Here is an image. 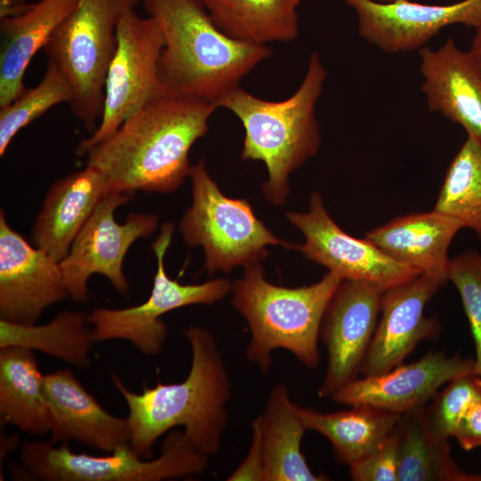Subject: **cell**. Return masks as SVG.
Returning a JSON list of instances; mask_svg holds the SVG:
<instances>
[{
    "label": "cell",
    "instance_id": "8992f818",
    "mask_svg": "<svg viewBox=\"0 0 481 481\" xmlns=\"http://www.w3.org/2000/svg\"><path fill=\"white\" fill-rule=\"evenodd\" d=\"M138 3L77 0L42 50L69 79L73 89L71 111L90 132L102 114L105 78L117 46L118 24Z\"/></svg>",
    "mask_w": 481,
    "mask_h": 481
},
{
    "label": "cell",
    "instance_id": "ac0fdd59",
    "mask_svg": "<svg viewBox=\"0 0 481 481\" xmlns=\"http://www.w3.org/2000/svg\"><path fill=\"white\" fill-rule=\"evenodd\" d=\"M421 90L428 109L460 125L481 144V69L469 52L449 38L420 50Z\"/></svg>",
    "mask_w": 481,
    "mask_h": 481
},
{
    "label": "cell",
    "instance_id": "44dd1931",
    "mask_svg": "<svg viewBox=\"0 0 481 481\" xmlns=\"http://www.w3.org/2000/svg\"><path fill=\"white\" fill-rule=\"evenodd\" d=\"M462 228L460 221L433 209L395 218L365 238L389 257L443 285L447 281L450 244Z\"/></svg>",
    "mask_w": 481,
    "mask_h": 481
},
{
    "label": "cell",
    "instance_id": "7a4b0ae2",
    "mask_svg": "<svg viewBox=\"0 0 481 481\" xmlns=\"http://www.w3.org/2000/svg\"><path fill=\"white\" fill-rule=\"evenodd\" d=\"M185 337L192 359L182 382L164 384L159 380L155 387H143L137 394L128 390L117 375L111 376L129 410V445L142 458L150 459L157 439L178 426L184 428L188 440L208 457L220 450L232 397L229 374L209 330L191 326Z\"/></svg>",
    "mask_w": 481,
    "mask_h": 481
},
{
    "label": "cell",
    "instance_id": "4dcf8cb0",
    "mask_svg": "<svg viewBox=\"0 0 481 481\" xmlns=\"http://www.w3.org/2000/svg\"><path fill=\"white\" fill-rule=\"evenodd\" d=\"M481 397V377L474 372L460 375L432 398L425 406V417L430 430L448 440L469 406Z\"/></svg>",
    "mask_w": 481,
    "mask_h": 481
},
{
    "label": "cell",
    "instance_id": "4fadbf2b",
    "mask_svg": "<svg viewBox=\"0 0 481 481\" xmlns=\"http://www.w3.org/2000/svg\"><path fill=\"white\" fill-rule=\"evenodd\" d=\"M384 290L356 280H342L324 313L320 334L328 365L317 395L331 397L357 379L375 332Z\"/></svg>",
    "mask_w": 481,
    "mask_h": 481
},
{
    "label": "cell",
    "instance_id": "836d02e7",
    "mask_svg": "<svg viewBox=\"0 0 481 481\" xmlns=\"http://www.w3.org/2000/svg\"><path fill=\"white\" fill-rule=\"evenodd\" d=\"M251 429L252 438L248 453L236 469L227 477L229 481H265L261 431L257 417L252 421Z\"/></svg>",
    "mask_w": 481,
    "mask_h": 481
},
{
    "label": "cell",
    "instance_id": "8fae6325",
    "mask_svg": "<svg viewBox=\"0 0 481 481\" xmlns=\"http://www.w3.org/2000/svg\"><path fill=\"white\" fill-rule=\"evenodd\" d=\"M133 194L109 192L74 240L68 255L60 262L69 296L76 302L88 300L87 281L94 273L106 277L118 293L129 283L124 273L125 257L134 242L150 236L159 224L153 214L132 213L123 224L116 221L115 210L127 203Z\"/></svg>",
    "mask_w": 481,
    "mask_h": 481
},
{
    "label": "cell",
    "instance_id": "d4e9b609",
    "mask_svg": "<svg viewBox=\"0 0 481 481\" xmlns=\"http://www.w3.org/2000/svg\"><path fill=\"white\" fill-rule=\"evenodd\" d=\"M306 428L326 437L337 461L350 466L375 449L395 429L400 415L369 404H356L348 410L321 412L297 404Z\"/></svg>",
    "mask_w": 481,
    "mask_h": 481
},
{
    "label": "cell",
    "instance_id": "f1b7e54d",
    "mask_svg": "<svg viewBox=\"0 0 481 481\" xmlns=\"http://www.w3.org/2000/svg\"><path fill=\"white\" fill-rule=\"evenodd\" d=\"M434 209L481 238V144L473 138L467 137L452 159Z\"/></svg>",
    "mask_w": 481,
    "mask_h": 481
},
{
    "label": "cell",
    "instance_id": "d590c367",
    "mask_svg": "<svg viewBox=\"0 0 481 481\" xmlns=\"http://www.w3.org/2000/svg\"><path fill=\"white\" fill-rule=\"evenodd\" d=\"M31 4L28 0H0V19L20 15L29 10Z\"/></svg>",
    "mask_w": 481,
    "mask_h": 481
},
{
    "label": "cell",
    "instance_id": "e0dca14e",
    "mask_svg": "<svg viewBox=\"0 0 481 481\" xmlns=\"http://www.w3.org/2000/svg\"><path fill=\"white\" fill-rule=\"evenodd\" d=\"M442 284L420 274L383 293L380 318L360 372L372 376L403 363L420 342L433 339L439 323L425 315V306Z\"/></svg>",
    "mask_w": 481,
    "mask_h": 481
},
{
    "label": "cell",
    "instance_id": "5b68a950",
    "mask_svg": "<svg viewBox=\"0 0 481 481\" xmlns=\"http://www.w3.org/2000/svg\"><path fill=\"white\" fill-rule=\"evenodd\" d=\"M342 279L328 272L317 282L297 288L265 280L260 262L244 266L232 283L231 301L245 318L251 334L246 358L267 373L274 350L290 352L303 365L320 363L318 338L326 308Z\"/></svg>",
    "mask_w": 481,
    "mask_h": 481
},
{
    "label": "cell",
    "instance_id": "277c9868",
    "mask_svg": "<svg viewBox=\"0 0 481 481\" xmlns=\"http://www.w3.org/2000/svg\"><path fill=\"white\" fill-rule=\"evenodd\" d=\"M326 77L321 57L314 52L300 86L289 97L267 101L239 86L217 102V108L232 112L244 127L241 159L265 163L268 175L262 191L275 206L286 202L289 175L319 151L315 106Z\"/></svg>",
    "mask_w": 481,
    "mask_h": 481
},
{
    "label": "cell",
    "instance_id": "f546056e",
    "mask_svg": "<svg viewBox=\"0 0 481 481\" xmlns=\"http://www.w3.org/2000/svg\"><path fill=\"white\" fill-rule=\"evenodd\" d=\"M73 99V89L66 76L48 61L39 83L26 88L15 100L0 108V156L14 136L51 108Z\"/></svg>",
    "mask_w": 481,
    "mask_h": 481
},
{
    "label": "cell",
    "instance_id": "d6a6232c",
    "mask_svg": "<svg viewBox=\"0 0 481 481\" xmlns=\"http://www.w3.org/2000/svg\"><path fill=\"white\" fill-rule=\"evenodd\" d=\"M398 444L395 426L377 449L349 466L351 478L355 481H398Z\"/></svg>",
    "mask_w": 481,
    "mask_h": 481
},
{
    "label": "cell",
    "instance_id": "52a82bcc",
    "mask_svg": "<svg viewBox=\"0 0 481 481\" xmlns=\"http://www.w3.org/2000/svg\"><path fill=\"white\" fill-rule=\"evenodd\" d=\"M192 203L179 224L183 240L204 251L209 274L261 262L268 246L293 248L277 238L245 199L225 196L209 175L203 159L192 167Z\"/></svg>",
    "mask_w": 481,
    "mask_h": 481
},
{
    "label": "cell",
    "instance_id": "2e32d148",
    "mask_svg": "<svg viewBox=\"0 0 481 481\" xmlns=\"http://www.w3.org/2000/svg\"><path fill=\"white\" fill-rule=\"evenodd\" d=\"M475 359L429 352L421 359L372 376L355 379L331 398L348 406L369 404L401 415L426 406L454 378L474 372Z\"/></svg>",
    "mask_w": 481,
    "mask_h": 481
},
{
    "label": "cell",
    "instance_id": "74e56055",
    "mask_svg": "<svg viewBox=\"0 0 481 481\" xmlns=\"http://www.w3.org/2000/svg\"><path fill=\"white\" fill-rule=\"evenodd\" d=\"M373 1L379 2V3H391L396 0H373Z\"/></svg>",
    "mask_w": 481,
    "mask_h": 481
},
{
    "label": "cell",
    "instance_id": "5bb4252c",
    "mask_svg": "<svg viewBox=\"0 0 481 481\" xmlns=\"http://www.w3.org/2000/svg\"><path fill=\"white\" fill-rule=\"evenodd\" d=\"M69 296L60 262L32 246L0 211V319L35 324Z\"/></svg>",
    "mask_w": 481,
    "mask_h": 481
},
{
    "label": "cell",
    "instance_id": "ffe728a7",
    "mask_svg": "<svg viewBox=\"0 0 481 481\" xmlns=\"http://www.w3.org/2000/svg\"><path fill=\"white\" fill-rule=\"evenodd\" d=\"M107 192L105 175L91 165L56 180L48 189L33 224V244L57 262L63 260Z\"/></svg>",
    "mask_w": 481,
    "mask_h": 481
},
{
    "label": "cell",
    "instance_id": "9a60e30c",
    "mask_svg": "<svg viewBox=\"0 0 481 481\" xmlns=\"http://www.w3.org/2000/svg\"><path fill=\"white\" fill-rule=\"evenodd\" d=\"M344 1L356 13L359 35L387 53L422 49L450 25L463 24L475 29L481 23V0H462L451 4H424L409 0Z\"/></svg>",
    "mask_w": 481,
    "mask_h": 481
},
{
    "label": "cell",
    "instance_id": "7c38bea8",
    "mask_svg": "<svg viewBox=\"0 0 481 481\" xmlns=\"http://www.w3.org/2000/svg\"><path fill=\"white\" fill-rule=\"evenodd\" d=\"M286 217L305 237L304 244L293 248L342 280L366 281L386 291L420 274L389 257L368 239L344 232L327 212L319 192L311 194L307 212H287Z\"/></svg>",
    "mask_w": 481,
    "mask_h": 481
},
{
    "label": "cell",
    "instance_id": "6da1fadb",
    "mask_svg": "<svg viewBox=\"0 0 481 481\" xmlns=\"http://www.w3.org/2000/svg\"><path fill=\"white\" fill-rule=\"evenodd\" d=\"M216 105L162 94L86 154L106 176L108 192L168 193L190 177V151L206 135Z\"/></svg>",
    "mask_w": 481,
    "mask_h": 481
},
{
    "label": "cell",
    "instance_id": "8d00e7d4",
    "mask_svg": "<svg viewBox=\"0 0 481 481\" xmlns=\"http://www.w3.org/2000/svg\"><path fill=\"white\" fill-rule=\"evenodd\" d=\"M469 52L481 69V23L475 28V36Z\"/></svg>",
    "mask_w": 481,
    "mask_h": 481
},
{
    "label": "cell",
    "instance_id": "484cf974",
    "mask_svg": "<svg viewBox=\"0 0 481 481\" xmlns=\"http://www.w3.org/2000/svg\"><path fill=\"white\" fill-rule=\"evenodd\" d=\"M228 36L267 45L290 42L299 33L300 0H198Z\"/></svg>",
    "mask_w": 481,
    "mask_h": 481
},
{
    "label": "cell",
    "instance_id": "603a6c76",
    "mask_svg": "<svg viewBox=\"0 0 481 481\" xmlns=\"http://www.w3.org/2000/svg\"><path fill=\"white\" fill-rule=\"evenodd\" d=\"M264 456L265 481H322L314 474L301 452L306 428L284 384L270 392L264 412L258 417Z\"/></svg>",
    "mask_w": 481,
    "mask_h": 481
},
{
    "label": "cell",
    "instance_id": "4316f807",
    "mask_svg": "<svg viewBox=\"0 0 481 481\" xmlns=\"http://www.w3.org/2000/svg\"><path fill=\"white\" fill-rule=\"evenodd\" d=\"M424 407L401 414L398 420V481H481V475L458 467L448 440L430 430Z\"/></svg>",
    "mask_w": 481,
    "mask_h": 481
},
{
    "label": "cell",
    "instance_id": "83f0119b",
    "mask_svg": "<svg viewBox=\"0 0 481 481\" xmlns=\"http://www.w3.org/2000/svg\"><path fill=\"white\" fill-rule=\"evenodd\" d=\"M88 314L81 311H64L43 325L0 319V348L21 346L39 350L77 367H87L89 353L95 341Z\"/></svg>",
    "mask_w": 481,
    "mask_h": 481
},
{
    "label": "cell",
    "instance_id": "d6986e66",
    "mask_svg": "<svg viewBox=\"0 0 481 481\" xmlns=\"http://www.w3.org/2000/svg\"><path fill=\"white\" fill-rule=\"evenodd\" d=\"M45 388L53 420L51 442L75 440L111 452L129 445L128 419L109 413L71 370L61 369L45 375Z\"/></svg>",
    "mask_w": 481,
    "mask_h": 481
},
{
    "label": "cell",
    "instance_id": "9c48e42d",
    "mask_svg": "<svg viewBox=\"0 0 481 481\" xmlns=\"http://www.w3.org/2000/svg\"><path fill=\"white\" fill-rule=\"evenodd\" d=\"M163 45L162 32L155 19L141 17L135 9L123 16L106 74L102 114L91 135L79 142L77 156H85L131 115L164 94L159 73Z\"/></svg>",
    "mask_w": 481,
    "mask_h": 481
},
{
    "label": "cell",
    "instance_id": "3957f363",
    "mask_svg": "<svg viewBox=\"0 0 481 481\" xmlns=\"http://www.w3.org/2000/svg\"><path fill=\"white\" fill-rule=\"evenodd\" d=\"M143 5L163 36L159 73L164 94L217 107L272 54L267 45L240 41L223 32L198 0H143Z\"/></svg>",
    "mask_w": 481,
    "mask_h": 481
},
{
    "label": "cell",
    "instance_id": "cb8c5ba5",
    "mask_svg": "<svg viewBox=\"0 0 481 481\" xmlns=\"http://www.w3.org/2000/svg\"><path fill=\"white\" fill-rule=\"evenodd\" d=\"M0 417L32 435L51 432L52 415L33 350L21 346L0 348Z\"/></svg>",
    "mask_w": 481,
    "mask_h": 481
},
{
    "label": "cell",
    "instance_id": "1f68e13d",
    "mask_svg": "<svg viewBox=\"0 0 481 481\" xmlns=\"http://www.w3.org/2000/svg\"><path fill=\"white\" fill-rule=\"evenodd\" d=\"M447 281L460 293L475 345L474 373L481 377V254L468 250L450 259Z\"/></svg>",
    "mask_w": 481,
    "mask_h": 481
},
{
    "label": "cell",
    "instance_id": "7402d4cb",
    "mask_svg": "<svg viewBox=\"0 0 481 481\" xmlns=\"http://www.w3.org/2000/svg\"><path fill=\"white\" fill-rule=\"evenodd\" d=\"M77 0H39L20 15L0 19V108L25 89L24 77L35 54L76 6Z\"/></svg>",
    "mask_w": 481,
    "mask_h": 481
},
{
    "label": "cell",
    "instance_id": "30bf717a",
    "mask_svg": "<svg viewBox=\"0 0 481 481\" xmlns=\"http://www.w3.org/2000/svg\"><path fill=\"white\" fill-rule=\"evenodd\" d=\"M174 225L165 223L152 243L157 270L148 299L123 309L95 308L89 314L95 341L126 339L143 354H159L165 345L167 328L161 317L175 309L192 305H211L231 291L226 279H215L200 284H182L171 279L165 270L164 257Z\"/></svg>",
    "mask_w": 481,
    "mask_h": 481
},
{
    "label": "cell",
    "instance_id": "ba28073f",
    "mask_svg": "<svg viewBox=\"0 0 481 481\" xmlns=\"http://www.w3.org/2000/svg\"><path fill=\"white\" fill-rule=\"evenodd\" d=\"M19 455L29 472L45 481H160L200 474L208 465V456L183 432L170 434L161 454L147 461L130 445L110 455L95 456L73 452L66 444L55 446L50 440L26 442Z\"/></svg>",
    "mask_w": 481,
    "mask_h": 481
},
{
    "label": "cell",
    "instance_id": "e575fe53",
    "mask_svg": "<svg viewBox=\"0 0 481 481\" xmlns=\"http://www.w3.org/2000/svg\"><path fill=\"white\" fill-rule=\"evenodd\" d=\"M452 437L465 451L481 447V397L466 411Z\"/></svg>",
    "mask_w": 481,
    "mask_h": 481
}]
</instances>
